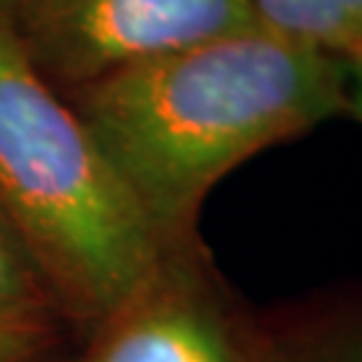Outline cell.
<instances>
[{"label":"cell","mask_w":362,"mask_h":362,"mask_svg":"<svg viewBox=\"0 0 362 362\" xmlns=\"http://www.w3.org/2000/svg\"><path fill=\"white\" fill-rule=\"evenodd\" d=\"M263 362H362V317L298 338L287 346L266 344Z\"/></svg>","instance_id":"52a82bcc"},{"label":"cell","mask_w":362,"mask_h":362,"mask_svg":"<svg viewBox=\"0 0 362 362\" xmlns=\"http://www.w3.org/2000/svg\"><path fill=\"white\" fill-rule=\"evenodd\" d=\"M6 25L30 62L70 94L258 22L250 0H22Z\"/></svg>","instance_id":"3957f363"},{"label":"cell","mask_w":362,"mask_h":362,"mask_svg":"<svg viewBox=\"0 0 362 362\" xmlns=\"http://www.w3.org/2000/svg\"><path fill=\"white\" fill-rule=\"evenodd\" d=\"M54 309L35 263L0 218V325L49 320Z\"/></svg>","instance_id":"8992f818"},{"label":"cell","mask_w":362,"mask_h":362,"mask_svg":"<svg viewBox=\"0 0 362 362\" xmlns=\"http://www.w3.org/2000/svg\"><path fill=\"white\" fill-rule=\"evenodd\" d=\"M258 341L204 269L196 242L172 247L121 306L91 327L78 362H263Z\"/></svg>","instance_id":"277c9868"},{"label":"cell","mask_w":362,"mask_h":362,"mask_svg":"<svg viewBox=\"0 0 362 362\" xmlns=\"http://www.w3.org/2000/svg\"><path fill=\"white\" fill-rule=\"evenodd\" d=\"M338 59L344 70V113L362 124V43Z\"/></svg>","instance_id":"9c48e42d"},{"label":"cell","mask_w":362,"mask_h":362,"mask_svg":"<svg viewBox=\"0 0 362 362\" xmlns=\"http://www.w3.org/2000/svg\"><path fill=\"white\" fill-rule=\"evenodd\" d=\"M19 3H22V0H0V22H6Z\"/></svg>","instance_id":"30bf717a"},{"label":"cell","mask_w":362,"mask_h":362,"mask_svg":"<svg viewBox=\"0 0 362 362\" xmlns=\"http://www.w3.org/2000/svg\"><path fill=\"white\" fill-rule=\"evenodd\" d=\"M260 30L330 57L362 43V0H250Z\"/></svg>","instance_id":"5b68a950"},{"label":"cell","mask_w":362,"mask_h":362,"mask_svg":"<svg viewBox=\"0 0 362 362\" xmlns=\"http://www.w3.org/2000/svg\"><path fill=\"white\" fill-rule=\"evenodd\" d=\"M0 218L35 263L57 311L91 327L172 250L73 103L30 62L6 22H0Z\"/></svg>","instance_id":"7a4b0ae2"},{"label":"cell","mask_w":362,"mask_h":362,"mask_svg":"<svg viewBox=\"0 0 362 362\" xmlns=\"http://www.w3.org/2000/svg\"><path fill=\"white\" fill-rule=\"evenodd\" d=\"M167 245L247 158L344 113L341 59L250 27L65 94Z\"/></svg>","instance_id":"6da1fadb"},{"label":"cell","mask_w":362,"mask_h":362,"mask_svg":"<svg viewBox=\"0 0 362 362\" xmlns=\"http://www.w3.org/2000/svg\"><path fill=\"white\" fill-rule=\"evenodd\" d=\"M54 346L49 320L0 325V362H43Z\"/></svg>","instance_id":"ba28073f"}]
</instances>
